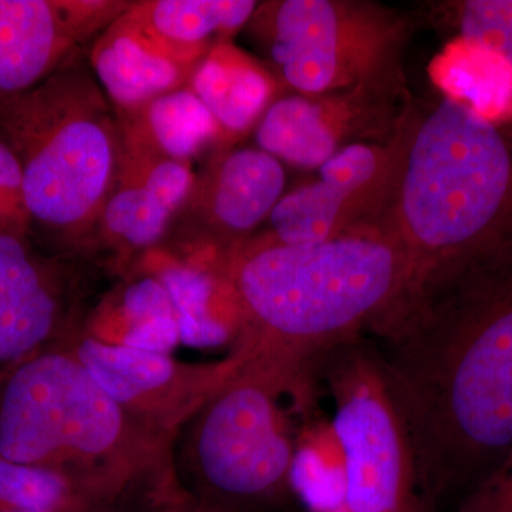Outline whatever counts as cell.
<instances>
[{
    "label": "cell",
    "instance_id": "obj_6",
    "mask_svg": "<svg viewBox=\"0 0 512 512\" xmlns=\"http://www.w3.org/2000/svg\"><path fill=\"white\" fill-rule=\"evenodd\" d=\"M311 382L248 362L198 410L174 441L178 481L205 503L261 512L291 493L301 431L293 429L289 397L312 400Z\"/></svg>",
    "mask_w": 512,
    "mask_h": 512
},
{
    "label": "cell",
    "instance_id": "obj_25",
    "mask_svg": "<svg viewBox=\"0 0 512 512\" xmlns=\"http://www.w3.org/2000/svg\"><path fill=\"white\" fill-rule=\"evenodd\" d=\"M0 235L30 239V217L28 205H26L22 165L2 137H0Z\"/></svg>",
    "mask_w": 512,
    "mask_h": 512
},
{
    "label": "cell",
    "instance_id": "obj_24",
    "mask_svg": "<svg viewBox=\"0 0 512 512\" xmlns=\"http://www.w3.org/2000/svg\"><path fill=\"white\" fill-rule=\"evenodd\" d=\"M444 10L456 37L485 47L512 70V0H463Z\"/></svg>",
    "mask_w": 512,
    "mask_h": 512
},
{
    "label": "cell",
    "instance_id": "obj_19",
    "mask_svg": "<svg viewBox=\"0 0 512 512\" xmlns=\"http://www.w3.org/2000/svg\"><path fill=\"white\" fill-rule=\"evenodd\" d=\"M117 117L128 136L160 156L184 163H191L222 137L217 121L188 86L157 97L133 113H117Z\"/></svg>",
    "mask_w": 512,
    "mask_h": 512
},
{
    "label": "cell",
    "instance_id": "obj_8",
    "mask_svg": "<svg viewBox=\"0 0 512 512\" xmlns=\"http://www.w3.org/2000/svg\"><path fill=\"white\" fill-rule=\"evenodd\" d=\"M286 83L305 96L372 82L397 28L376 8L335 0H282L248 22Z\"/></svg>",
    "mask_w": 512,
    "mask_h": 512
},
{
    "label": "cell",
    "instance_id": "obj_27",
    "mask_svg": "<svg viewBox=\"0 0 512 512\" xmlns=\"http://www.w3.org/2000/svg\"><path fill=\"white\" fill-rule=\"evenodd\" d=\"M181 343L180 328L175 318L147 320L126 330L119 345L146 352L170 355Z\"/></svg>",
    "mask_w": 512,
    "mask_h": 512
},
{
    "label": "cell",
    "instance_id": "obj_16",
    "mask_svg": "<svg viewBox=\"0 0 512 512\" xmlns=\"http://www.w3.org/2000/svg\"><path fill=\"white\" fill-rule=\"evenodd\" d=\"M349 96L282 97L274 100L256 127L259 150L301 168H319L342 148L355 110Z\"/></svg>",
    "mask_w": 512,
    "mask_h": 512
},
{
    "label": "cell",
    "instance_id": "obj_15",
    "mask_svg": "<svg viewBox=\"0 0 512 512\" xmlns=\"http://www.w3.org/2000/svg\"><path fill=\"white\" fill-rule=\"evenodd\" d=\"M90 66L117 113L187 87L195 69L161 55L117 19L94 42Z\"/></svg>",
    "mask_w": 512,
    "mask_h": 512
},
{
    "label": "cell",
    "instance_id": "obj_2",
    "mask_svg": "<svg viewBox=\"0 0 512 512\" xmlns=\"http://www.w3.org/2000/svg\"><path fill=\"white\" fill-rule=\"evenodd\" d=\"M218 268L241 315L234 350L299 380H313L332 350L392 315L410 286L406 252L383 225L316 245L248 239Z\"/></svg>",
    "mask_w": 512,
    "mask_h": 512
},
{
    "label": "cell",
    "instance_id": "obj_23",
    "mask_svg": "<svg viewBox=\"0 0 512 512\" xmlns=\"http://www.w3.org/2000/svg\"><path fill=\"white\" fill-rule=\"evenodd\" d=\"M0 505L49 512H89L76 485L50 468L16 463L0 454Z\"/></svg>",
    "mask_w": 512,
    "mask_h": 512
},
{
    "label": "cell",
    "instance_id": "obj_30",
    "mask_svg": "<svg viewBox=\"0 0 512 512\" xmlns=\"http://www.w3.org/2000/svg\"><path fill=\"white\" fill-rule=\"evenodd\" d=\"M89 512H144L141 508L133 505H110V507H100Z\"/></svg>",
    "mask_w": 512,
    "mask_h": 512
},
{
    "label": "cell",
    "instance_id": "obj_13",
    "mask_svg": "<svg viewBox=\"0 0 512 512\" xmlns=\"http://www.w3.org/2000/svg\"><path fill=\"white\" fill-rule=\"evenodd\" d=\"M62 256L0 235V380L40 350L76 335L73 286Z\"/></svg>",
    "mask_w": 512,
    "mask_h": 512
},
{
    "label": "cell",
    "instance_id": "obj_4",
    "mask_svg": "<svg viewBox=\"0 0 512 512\" xmlns=\"http://www.w3.org/2000/svg\"><path fill=\"white\" fill-rule=\"evenodd\" d=\"M69 340L40 350L0 380V454L63 474L92 510L133 505L147 512L180 484L174 441L104 392Z\"/></svg>",
    "mask_w": 512,
    "mask_h": 512
},
{
    "label": "cell",
    "instance_id": "obj_21",
    "mask_svg": "<svg viewBox=\"0 0 512 512\" xmlns=\"http://www.w3.org/2000/svg\"><path fill=\"white\" fill-rule=\"evenodd\" d=\"M173 218L146 185L117 170L97 231L121 252L138 251L157 245Z\"/></svg>",
    "mask_w": 512,
    "mask_h": 512
},
{
    "label": "cell",
    "instance_id": "obj_11",
    "mask_svg": "<svg viewBox=\"0 0 512 512\" xmlns=\"http://www.w3.org/2000/svg\"><path fill=\"white\" fill-rule=\"evenodd\" d=\"M286 175L279 160L259 148H241L214 161L173 221L178 239L194 255H225L248 241L284 197ZM171 221V222H173Z\"/></svg>",
    "mask_w": 512,
    "mask_h": 512
},
{
    "label": "cell",
    "instance_id": "obj_14",
    "mask_svg": "<svg viewBox=\"0 0 512 512\" xmlns=\"http://www.w3.org/2000/svg\"><path fill=\"white\" fill-rule=\"evenodd\" d=\"M256 8L252 0H143L117 20L161 55L195 67L247 26Z\"/></svg>",
    "mask_w": 512,
    "mask_h": 512
},
{
    "label": "cell",
    "instance_id": "obj_32",
    "mask_svg": "<svg viewBox=\"0 0 512 512\" xmlns=\"http://www.w3.org/2000/svg\"><path fill=\"white\" fill-rule=\"evenodd\" d=\"M332 512H346V511L343 510V507H340V508H338V510H335V511H332Z\"/></svg>",
    "mask_w": 512,
    "mask_h": 512
},
{
    "label": "cell",
    "instance_id": "obj_20",
    "mask_svg": "<svg viewBox=\"0 0 512 512\" xmlns=\"http://www.w3.org/2000/svg\"><path fill=\"white\" fill-rule=\"evenodd\" d=\"M440 93L490 117L512 116V70L500 56L456 37L431 66Z\"/></svg>",
    "mask_w": 512,
    "mask_h": 512
},
{
    "label": "cell",
    "instance_id": "obj_26",
    "mask_svg": "<svg viewBox=\"0 0 512 512\" xmlns=\"http://www.w3.org/2000/svg\"><path fill=\"white\" fill-rule=\"evenodd\" d=\"M158 318L177 319L170 293L160 279L143 278L128 286L120 299L119 320L123 329L119 338L133 326Z\"/></svg>",
    "mask_w": 512,
    "mask_h": 512
},
{
    "label": "cell",
    "instance_id": "obj_3",
    "mask_svg": "<svg viewBox=\"0 0 512 512\" xmlns=\"http://www.w3.org/2000/svg\"><path fill=\"white\" fill-rule=\"evenodd\" d=\"M410 265L400 308L512 264V116L440 93L406 119V146L382 222Z\"/></svg>",
    "mask_w": 512,
    "mask_h": 512
},
{
    "label": "cell",
    "instance_id": "obj_9",
    "mask_svg": "<svg viewBox=\"0 0 512 512\" xmlns=\"http://www.w3.org/2000/svg\"><path fill=\"white\" fill-rule=\"evenodd\" d=\"M406 146V120L386 146L352 143L319 167L312 183L284 194L269 215L272 237L316 245L382 225Z\"/></svg>",
    "mask_w": 512,
    "mask_h": 512
},
{
    "label": "cell",
    "instance_id": "obj_1",
    "mask_svg": "<svg viewBox=\"0 0 512 512\" xmlns=\"http://www.w3.org/2000/svg\"><path fill=\"white\" fill-rule=\"evenodd\" d=\"M373 332L426 510L473 494L512 453V264L467 276Z\"/></svg>",
    "mask_w": 512,
    "mask_h": 512
},
{
    "label": "cell",
    "instance_id": "obj_29",
    "mask_svg": "<svg viewBox=\"0 0 512 512\" xmlns=\"http://www.w3.org/2000/svg\"><path fill=\"white\" fill-rule=\"evenodd\" d=\"M150 512H234L218 507V505L205 503L200 498L188 493L183 485L168 491L151 505Z\"/></svg>",
    "mask_w": 512,
    "mask_h": 512
},
{
    "label": "cell",
    "instance_id": "obj_7",
    "mask_svg": "<svg viewBox=\"0 0 512 512\" xmlns=\"http://www.w3.org/2000/svg\"><path fill=\"white\" fill-rule=\"evenodd\" d=\"M335 402L332 429L345 466L346 512H427L402 414L375 349L359 339L319 366Z\"/></svg>",
    "mask_w": 512,
    "mask_h": 512
},
{
    "label": "cell",
    "instance_id": "obj_22",
    "mask_svg": "<svg viewBox=\"0 0 512 512\" xmlns=\"http://www.w3.org/2000/svg\"><path fill=\"white\" fill-rule=\"evenodd\" d=\"M291 487L315 512H332L345 498V466L332 424L306 426L293 457Z\"/></svg>",
    "mask_w": 512,
    "mask_h": 512
},
{
    "label": "cell",
    "instance_id": "obj_17",
    "mask_svg": "<svg viewBox=\"0 0 512 512\" xmlns=\"http://www.w3.org/2000/svg\"><path fill=\"white\" fill-rule=\"evenodd\" d=\"M188 89L202 101L222 137L239 136L274 103V76L231 40L214 47L191 74Z\"/></svg>",
    "mask_w": 512,
    "mask_h": 512
},
{
    "label": "cell",
    "instance_id": "obj_28",
    "mask_svg": "<svg viewBox=\"0 0 512 512\" xmlns=\"http://www.w3.org/2000/svg\"><path fill=\"white\" fill-rule=\"evenodd\" d=\"M468 497L463 512H512V453L504 466Z\"/></svg>",
    "mask_w": 512,
    "mask_h": 512
},
{
    "label": "cell",
    "instance_id": "obj_18",
    "mask_svg": "<svg viewBox=\"0 0 512 512\" xmlns=\"http://www.w3.org/2000/svg\"><path fill=\"white\" fill-rule=\"evenodd\" d=\"M156 278L170 293L181 343L207 349L237 340L241 326L238 302L218 261L165 262Z\"/></svg>",
    "mask_w": 512,
    "mask_h": 512
},
{
    "label": "cell",
    "instance_id": "obj_10",
    "mask_svg": "<svg viewBox=\"0 0 512 512\" xmlns=\"http://www.w3.org/2000/svg\"><path fill=\"white\" fill-rule=\"evenodd\" d=\"M69 343L104 392L147 429L173 441L245 365V356L238 350L218 362L185 363L93 335L73 336Z\"/></svg>",
    "mask_w": 512,
    "mask_h": 512
},
{
    "label": "cell",
    "instance_id": "obj_31",
    "mask_svg": "<svg viewBox=\"0 0 512 512\" xmlns=\"http://www.w3.org/2000/svg\"><path fill=\"white\" fill-rule=\"evenodd\" d=\"M0 512H49V511L25 510V508L6 507V505H0Z\"/></svg>",
    "mask_w": 512,
    "mask_h": 512
},
{
    "label": "cell",
    "instance_id": "obj_5",
    "mask_svg": "<svg viewBox=\"0 0 512 512\" xmlns=\"http://www.w3.org/2000/svg\"><path fill=\"white\" fill-rule=\"evenodd\" d=\"M0 137L23 171L33 244L66 254L99 227L120 161V124L74 53L28 92L0 101Z\"/></svg>",
    "mask_w": 512,
    "mask_h": 512
},
{
    "label": "cell",
    "instance_id": "obj_12",
    "mask_svg": "<svg viewBox=\"0 0 512 512\" xmlns=\"http://www.w3.org/2000/svg\"><path fill=\"white\" fill-rule=\"evenodd\" d=\"M130 5L123 0H0V101L42 83Z\"/></svg>",
    "mask_w": 512,
    "mask_h": 512
}]
</instances>
